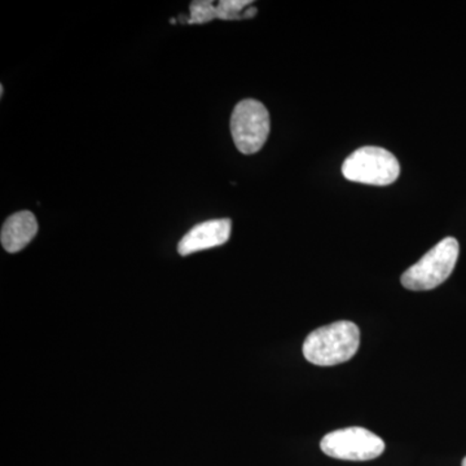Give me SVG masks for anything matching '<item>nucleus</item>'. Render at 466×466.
Segmentation results:
<instances>
[{
    "instance_id": "f257e3e1",
    "label": "nucleus",
    "mask_w": 466,
    "mask_h": 466,
    "mask_svg": "<svg viewBox=\"0 0 466 466\" xmlns=\"http://www.w3.org/2000/svg\"><path fill=\"white\" fill-rule=\"evenodd\" d=\"M360 346V330L349 320L318 328L303 342V355L309 363L332 367L345 363L357 354Z\"/></svg>"
},
{
    "instance_id": "f03ea898",
    "label": "nucleus",
    "mask_w": 466,
    "mask_h": 466,
    "mask_svg": "<svg viewBox=\"0 0 466 466\" xmlns=\"http://www.w3.org/2000/svg\"><path fill=\"white\" fill-rule=\"evenodd\" d=\"M459 253V241L455 238H443L401 275V284L410 290L435 289L452 274Z\"/></svg>"
},
{
    "instance_id": "7ed1b4c3",
    "label": "nucleus",
    "mask_w": 466,
    "mask_h": 466,
    "mask_svg": "<svg viewBox=\"0 0 466 466\" xmlns=\"http://www.w3.org/2000/svg\"><path fill=\"white\" fill-rule=\"evenodd\" d=\"M342 174L350 182L389 186L400 177V165L389 150L380 147H363L346 158Z\"/></svg>"
},
{
    "instance_id": "20e7f679",
    "label": "nucleus",
    "mask_w": 466,
    "mask_h": 466,
    "mask_svg": "<svg viewBox=\"0 0 466 466\" xmlns=\"http://www.w3.org/2000/svg\"><path fill=\"white\" fill-rule=\"evenodd\" d=\"M233 142L244 155H254L263 148L269 134V113L258 100L245 99L231 116Z\"/></svg>"
},
{
    "instance_id": "39448f33",
    "label": "nucleus",
    "mask_w": 466,
    "mask_h": 466,
    "mask_svg": "<svg viewBox=\"0 0 466 466\" xmlns=\"http://www.w3.org/2000/svg\"><path fill=\"white\" fill-rule=\"evenodd\" d=\"M320 449L329 458L346 461H370L382 455L385 443L364 428H346L325 435Z\"/></svg>"
},
{
    "instance_id": "423d86ee",
    "label": "nucleus",
    "mask_w": 466,
    "mask_h": 466,
    "mask_svg": "<svg viewBox=\"0 0 466 466\" xmlns=\"http://www.w3.org/2000/svg\"><path fill=\"white\" fill-rule=\"evenodd\" d=\"M232 222L229 219H214L193 227L180 240L177 251L180 256H189L198 251L220 247L231 236Z\"/></svg>"
},
{
    "instance_id": "0eeeda50",
    "label": "nucleus",
    "mask_w": 466,
    "mask_h": 466,
    "mask_svg": "<svg viewBox=\"0 0 466 466\" xmlns=\"http://www.w3.org/2000/svg\"><path fill=\"white\" fill-rule=\"evenodd\" d=\"M38 232V222L32 211H18L5 220L0 241L8 253H17L29 245Z\"/></svg>"
},
{
    "instance_id": "6e6552de",
    "label": "nucleus",
    "mask_w": 466,
    "mask_h": 466,
    "mask_svg": "<svg viewBox=\"0 0 466 466\" xmlns=\"http://www.w3.org/2000/svg\"><path fill=\"white\" fill-rule=\"evenodd\" d=\"M253 5L250 0H222L216 5L217 18L219 20H244L247 9Z\"/></svg>"
},
{
    "instance_id": "1a4fd4ad",
    "label": "nucleus",
    "mask_w": 466,
    "mask_h": 466,
    "mask_svg": "<svg viewBox=\"0 0 466 466\" xmlns=\"http://www.w3.org/2000/svg\"><path fill=\"white\" fill-rule=\"evenodd\" d=\"M191 15L188 24H207L217 18L216 5L210 0H198L191 3Z\"/></svg>"
},
{
    "instance_id": "9d476101",
    "label": "nucleus",
    "mask_w": 466,
    "mask_h": 466,
    "mask_svg": "<svg viewBox=\"0 0 466 466\" xmlns=\"http://www.w3.org/2000/svg\"><path fill=\"white\" fill-rule=\"evenodd\" d=\"M3 92H5V88H3V86H0V94H2V96H3Z\"/></svg>"
},
{
    "instance_id": "9b49d317",
    "label": "nucleus",
    "mask_w": 466,
    "mask_h": 466,
    "mask_svg": "<svg viewBox=\"0 0 466 466\" xmlns=\"http://www.w3.org/2000/svg\"><path fill=\"white\" fill-rule=\"evenodd\" d=\"M462 466H466V458L462 460Z\"/></svg>"
}]
</instances>
